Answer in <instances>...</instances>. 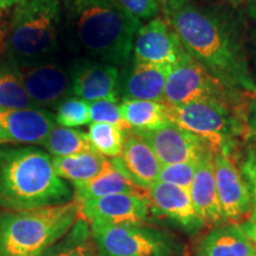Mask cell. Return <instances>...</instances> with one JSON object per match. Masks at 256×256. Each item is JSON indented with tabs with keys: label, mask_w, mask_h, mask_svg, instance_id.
<instances>
[{
	"label": "cell",
	"mask_w": 256,
	"mask_h": 256,
	"mask_svg": "<svg viewBox=\"0 0 256 256\" xmlns=\"http://www.w3.org/2000/svg\"><path fill=\"white\" fill-rule=\"evenodd\" d=\"M194 60L234 94L256 98V83L235 28L222 16L188 2L164 17Z\"/></svg>",
	"instance_id": "1"
},
{
	"label": "cell",
	"mask_w": 256,
	"mask_h": 256,
	"mask_svg": "<svg viewBox=\"0 0 256 256\" xmlns=\"http://www.w3.org/2000/svg\"><path fill=\"white\" fill-rule=\"evenodd\" d=\"M156 2L162 8V14H168L188 4V0H156Z\"/></svg>",
	"instance_id": "35"
},
{
	"label": "cell",
	"mask_w": 256,
	"mask_h": 256,
	"mask_svg": "<svg viewBox=\"0 0 256 256\" xmlns=\"http://www.w3.org/2000/svg\"><path fill=\"white\" fill-rule=\"evenodd\" d=\"M80 218L78 204L0 211V256H40Z\"/></svg>",
	"instance_id": "4"
},
{
	"label": "cell",
	"mask_w": 256,
	"mask_h": 256,
	"mask_svg": "<svg viewBox=\"0 0 256 256\" xmlns=\"http://www.w3.org/2000/svg\"><path fill=\"white\" fill-rule=\"evenodd\" d=\"M90 110V122L110 124L120 127L121 130H130L128 124L124 122L120 112V106L116 102L108 100L94 101L89 104Z\"/></svg>",
	"instance_id": "30"
},
{
	"label": "cell",
	"mask_w": 256,
	"mask_h": 256,
	"mask_svg": "<svg viewBox=\"0 0 256 256\" xmlns=\"http://www.w3.org/2000/svg\"><path fill=\"white\" fill-rule=\"evenodd\" d=\"M62 0H24L14 6L6 50L16 64L46 62L58 50Z\"/></svg>",
	"instance_id": "5"
},
{
	"label": "cell",
	"mask_w": 256,
	"mask_h": 256,
	"mask_svg": "<svg viewBox=\"0 0 256 256\" xmlns=\"http://www.w3.org/2000/svg\"><path fill=\"white\" fill-rule=\"evenodd\" d=\"M240 114L244 124L246 136L248 133L256 142V98H249L248 102L243 104Z\"/></svg>",
	"instance_id": "33"
},
{
	"label": "cell",
	"mask_w": 256,
	"mask_h": 256,
	"mask_svg": "<svg viewBox=\"0 0 256 256\" xmlns=\"http://www.w3.org/2000/svg\"><path fill=\"white\" fill-rule=\"evenodd\" d=\"M116 2L140 20H151L158 17L160 12L156 0H116Z\"/></svg>",
	"instance_id": "32"
},
{
	"label": "cell",
	"mask_w": 256,
	"mask_h": 256,
	"mask_svg": "<svg viewBox=\"0 0 256 256\" xmlns=\"http://www.w3.org/2000/svg\"><path fill=\"white\" fill-rule=\"evenodd\" d=\"M119 106L130 130H154L171 122L170 106L164 102L124 100Z\"/></svg>",
	"instance_id": "22"
},
{
	"label": "cell",
	"mask_w": 256,
	"mask_h": 256,
	"mask_svg": "<svg viewBox=\"0 0 256 256\" xmlns=\"http://www.w3.org/2000/svg\"><path fill=\"white\" fill-rule=\"evenodd\" d=\"M171 122L200 138L212 152L230 156L246 128L238 110L217 102H194L170 107Z\"/></svg>",
	"instance_id": "6"
},
{
	"label": "cell",
	"mask_w": 256,
	"mask_h": 256,
	"mask_svg": "<svg viewBox=\"0 0 256 256\" xmlns=\"http://www.w3.org/2000/svg\"><path fill=\"white\" fill-rule=\"evenodd\" d=\"M238 170L244 180L247 182L252 194V206H254L252 211L256 212V142L254 145L247 147Z\"/></svg>",
	"instance_id": "31"
},
{
	"label": "cell",
	"mask_w": 256,
	"mask_h": 256,
	"mask_svg": "<svg viewBox=\"0 0 256 256\" xmlns=\"http://www.w3.org/2000/svg\"><path fill=\"white\" fill-rule=\"evenodd\" d=\"M127 130L114 124L92 122L87 134L94 151L108 158H118L122 152Z\"/></svg>",
	"instance_id": "27"
},
{
	"label": "cell",
	"mask_w": 256,
	"mask_h": 256,
	"mask_svg": "<svg viewBox=\"0 0 256 256\" xmlns=\"http://www.w3.org/2000/svg\"><path fill=\"white\" fill-rule=\"evenodd\" d=\"M198 162L162 165L159 174V180L168 184L177 185V186L188 190L192 184V180H194V174H196Z\"/></svg>",
	"instance_id": "29"
},
{
	"label": "cell",
	"mask_w": 256,
	"mask_h": 256,
	"mask_svg": "<svg viewBox=\"0 0 256 256\" xmlns=\"http://www.w3.org/2000/svg\"><path fill=\"white\" fill-rule=\"evenodd\" d=\"M108 158L96 151L69 156H52V164L58 177L76 183L94 178L106 168Z\"/></svg>",
	"instance_id": "23"
},
{
	"label": "cell",
	"mask_w": 256,
	"mask_h": 256,
	"mask_svg": "<svg viewBox=\"0 0 256 256\" xmlns=\"http://www.w3.org/2000/svg\"><path fill=\"white\" fill-rule=\"evenodd\" d=\"M228 2H232V4H234V5H238V4H241V2H246V0H228Z\"/></svg>",
	"instance_id": "38"
},
{
	"label": "cell",
	"mask_w": 256,
	"mask_h": 256,
	"mask_svg": "<svg viewBox=\"0 0 256 256\" xmlns=\"http://www.w3.org/2000/svg\"><path fill=\"white\" fill-rule=\"evenodd\" d=\"M247 14L256 24V0H248L247 2Z\"/></svg>",
	"instance_id": "36"
},
{
	"label": "cell",
	"mask_w": 256,
	"mask_h": 256,
	"mask_svg": "<svg viewBox=\"0 0 256 256\" xmlns=\"http://www.w3.org/2000/svg\"><path fill=\"white\" fill-rule=\"evenodd\" d=\"M255 46H256V44H255ZM255 56H256V50H255Z\"/></svg>",
	"instance_id": "40"
},
{
	"label": "cell",
	"mask_w": 256,
	"mask_h": 256,
	"mask_svg": "<svg viewBox=\"0 0 256 256\" xmlns=\"http://www.w3.org/2000/svg\"><path fill=\"white\" fill-rule=\"evenodd\" d=\"M40 145L46 147L51 156H69L94 151L87 133L62 126L54 127Z\"/></svg>",
	"instance_id": "25"
},
{
	"label": "cell",
	"mask_w": 256,
	"mask_h": 256,
	"mask_svg": "<svg viewBox=\"0 0 256 256\" xmlns=\"http://www.w3.org/2000/svg\"><path fill=\"white\" fill-rule=\"evenodd\" d=\"M17 5V0H0V10H6Z\"/></svg>",
	"instance_id": "37"
},
{
	"label": "cell",
	"mask_w": 256,
	"mask_h": 256,
	"mask_svg": "<svg viewBox=\"0 0 256 256\" xmlns=\"http://www.w3.org/2000/svg\"><path fill=\"white\" fill-rule=\"evenodd\" d=\"M56 124L55 114L42 108H0V144H40Z\"/></svg>",
	"instance_id": "14"
},
{
	"label": "cell",
	"mask_w": 256,
	"mask_h": 256,
	"mask_svg": "<svg viewBox=\"0 0 256 256\" xmlns=\"http://www.w3.org/2000/svg\"><path fill=\"white\" fill-rule=\"evenodd\" d=\"M188 192L194 210L204 224H220L223 222L222 210L216 190L214 152L211 150L204 153L198 162L196 174Z\"/></svg>",
	"instance_id": "19"
},
{
	"label": "cell",
	"mask_w": 256,
	"mask_h": 256,
	"mask_svg": "<svg viewBox=\"0 0 256 256\" xmlns=\"http://www.w3.org/2000/svg\"><path fill=\"white\" fill-rule=\"evenodd\" d=\"M172 66L134 62L121 74L120 98L164 102L166 80Z\"/></svg>",
	"instance_id": "17"
},
{
	"label": "cell",
	"mask_w": 256,
	"mask_h": 256,
	"mask_svg": "<svg viewBox=\"0 0 256 256\" xmlns=\"http://www.w3.org/2000/svg\"><path fill=\"white\" fill-rule=\"evenodd\" d=\"M98 256H185L180 240L153 226L89 223Z\"/></svg>",
	"instance_id": "7"
},
{
	"label": "cell",
	"mask_w": 256,
	"mask_h": 256,
	"mask_svg": "<svg viewBox=\"0 0 256 256\" xmlns=\"http://www.w3.org/2000/svg\"><path fill=\"white\" fill-rule=\"evenodd\" d=\"M145 192L154 216L168 217L190 232L204 226L186 188L158 180L147 188Z\"/></svg>",
	"instance_id": "16"
},
{
	"label": "cell",
	"mask_w": 256,
	"mask_h": 256,
	"mask_svg": "<svg viewBox=\"0 0 256 256\" xmlns=\"http://www.w3.org/2000/svg\"><path fill=\"white\" fill-rule=\"evenodd\" d=\"M241 226V229L243 230V232L246 234L249 241L254 247L255 252H256V212L252 211V215L248 217L247 220H244L243 222L238 224Z\"/></svg>",
	"instance_id": "34"
},
{
	"label": "cell",
	"mask_w": 256,
	"mask_h": 256,
	"mask_svg": "<svg viewBox=\"0 0 256 256\" xmlns=\"http://www.w3.org/2000/svg\"><path fill=\"white\" fill-rule=\"evenodd\" d=\"M197 256H256V252L238 224L218 226L198 242Z\"/></svg>",
	"instance_id": "21"
},
{
	"label": "cell",
	"mask_w": 256,
	"mask_h": 256,
	"mask_svg": "<svg viewBox=\"0 0 256 256\" xmlns=\"http://www.w3.org/2000/svg\"><path fill=\"white\" fill-rule=\"evenodd\" d=\"M72 188L74 200L78 204L116 194H145V190L136 186L113 158L108 159L106 168L96 177L72 183Z\"/></svg>",
	"instance_id": "20"
},
{
	"label": "cell",
	"mask_w": 256,
	"mask_h": 256,
	"mask_svg": "<svg viewBox=\"0 0 256 256\" xmlns=\"http://www.w3.org/2000/svg\"><path fill=\"white\" fill-rule=\"evenodd\" d=\"M0 108H40L28 95L18 66H8L0 69Z\"/></svg>",
	"instance_id": "26"
},
{
	"label": "cell",
	"mask_w": 256,
	"mask_h": 256,
	"mask_svg": "<svg viewBox=\"0 0 256 256\" xmlns=\"http://www.w3.org/2000/svg\"><path fill=\"white\" fill-rule=\"evenodd\" d=\"M24 2V0H17V4H18V2Z\"/></svg>",
	"instance_id": "39"
},
{
	"label": "cell",
	"mask_w": 256,
	"mask_h": 256,
	"mask_svg": "<svg viewBox=\"0 0 256 256\" xmlns=\"http://www.w3.org/2000/svg\"><path fill=\"white\" fill-rule=\"evenodd\" d=\"M241 95L229 92L202 64L192 57L179 63L166 80L164 104L178 107L194 102H217L226 106L238 104Z\"/></svg>",
	"instance_id": "8"
},
{
	"label": "cell",
	"mask_w": 256,
	"mask_h": 256,
	"mask_svg": "<svg viewBox=\"0 0 256 256\" xmlns=\"http://www.w3.org/2000/svg\"><path fill=\"white\" fill-rule=\"evenodd\" d=\"M80 217L88 223L144 226L151 218V203L145 194H116L78 204Z\"/></svg>",
	"instance_id": "12"
},
{
	"label": "cell",
	"mask_w": 256,
	"mask_h": 256,
	"mask_svg": "<svg viewBox=\"0 0 256 256\" xmlns=\"http://www.w3.org/2000/svg\"><path fill=\"white\" fill-rule=\"evenodd\" d=\"M96 249L90 226L82 217L66 234L50 246L40 256H95Z\"/></svg>",
	"instance_id": "24"
},
{
	"label": "cell",
	"mask_w": 256,
	"mask_h": 256,
	"mask_svg": "<svg viewBox=\"0 0 256 256\" xmlns=\"http://www.w3.org/2000/svg\"><path fill=\"white\" fill-rule=\"evenodd\" d=\"M62 25L72 50L115 66L132 60L142 20L116 0H62Z\"/></svg>",
	"instance_id": "2"
},
{
	"label": "cell",
	"mask_w": 256,
	"mask_h": 256,
	"mask_svg": "<svg viewBox=\"0 0 256 256\" xmlns=\"http://www.w3.org/2000/svg\"><path fill=\"white\" fill-rule=\"evenodd\" d=\"M136 186L142 190L159 180L162 162L151 147L128 130L121 156L113 158Z\"/></svg>",
	"instance_id": "18"
},
{
	"label": "cell",
	"mask_w": 256,
	"mask_h": 256,
	"mask_svg": "<svg viewBox=\"0 0 256 256\" xmlns=\"http://www.w3.org/2000/svg\"><path fill=\"white\" fill-rule=\"evenodd\" d=\"M70 95L88 102L120 101L121 72L118 66L90 58L75 60L69 66Z\"/></svg>",
	"instance_id": "11"
},
{
	"label": "cell",
	"mask_w": 256,
	"mask_h": 256,
	"mask_svg": "<svg viewBox=\"0 0 256 256\" xmlns=\"http://www.w3.org/2000/svg\"><path fill=\"white\" fill-rule=\"evenodd\" d=\"M190 57L180 38L164 18H153L138 31L132 56L134 62L174 68Z\"/></svg>",
	"instance_id": "9"
},
{
	"label": "cell",
	"mask_w": 256,
	"mask_h": 256,
	"mask_svg": "<svg viewBox=\"0 0 256 256\" xmlns=\"http://www.w3.org/2000/svg\"><path fill=\"white\" fill-rule=\"evenodd\" d=\"M90 102L70 96L63 100L56 108V124L62 127H80L90 122Z\"/></svg>",
	"instance_id": "28"
},
{
	"label": "cell",
	"mask_w": 256,
	"mask_h": 256,
	"mask_svg": "<svg viewBox=\"0 0 256 256\" xmlns=\"http://www.w3.org/2000/svg\"><path fill=\"white\" fill-rule=\"evenodd\" d=\"M19 69L28 95L38 107H56L70 95L69 69L57 63L42 62Z\"/></svg>",
	"instance_id": "15"
},
{
	"label": "cell",
	"mask_w": 256,
	"mask_h": 256,
	"mask_svg": "<svg viewBox=\"0 0 256 256\" xmlns=\"http://www.w3.org/2000/svg\"><path fill=\"white\" fill-rule=\"evenodd\" d=\"M214 170L223 220L229 224H240L254 210L247 182L230 156L223 152H214Z\"/></svg>",
	"instance_id": "10"
},
{
	"label": "cell",
	"mask_w": 256,
	"mask_h": 256,
	"mask_svg": "<svg viewBox=\"0 0 256 256\" xmlns=\"http://www.w3.org/2000/svg\"><path fill=\"white\" fill-rule=\"evenodd\" d=\"M74 200V188L58 177L52 156L32 145L0 144V208L19 211Z\"/></svg>",
	"instance_id": "3"
},
{
	"label": "cell",
	"mask_w": 256,
	"mask_h": 256,
	"mask_svg": "<svg viewBox=\"0 0 256 256\" xmlns=\"http://www.w3.org/2000/svg\"><path fill=\"white\" fill-rule=\"evenodd\" d=\"M151 147L162 165L198 162L209 147L200 138L174 122L154 130H130Z\"/></svg>",
	"instance_id": "13"
}]
</instances>
